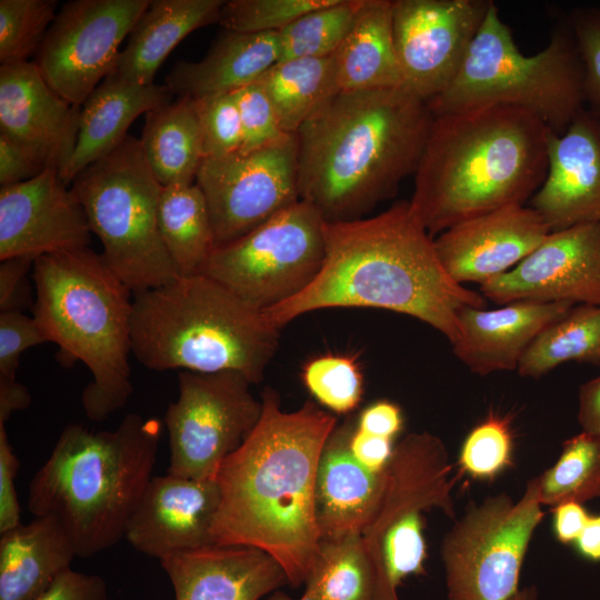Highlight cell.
I'll use <instances>...</instances> for the list:
<instances>
[{
  "label": "cell",
  "instance_id": "cell-1",
  "mask_svg": "<svg viewBox=\"0 0 600 600\" xmlns=\"http://www.w3.org/2000/svg\"><path fill=\"white\" fill-rule=\"evenodd\" d=\"M262 411L242 444L220 466V506L212 524L217 546H247L271 556L289 584L304 583L320 542L316 477L337 418L307 401L291 412L267 387Z\"/></svg>",
  "mask_w": 600,
  "mask_h": 600
},
{
  "label": "cell",
  "instance_id": "cell-2",
  "mask_svg": "<svg viewBox=\"0 0 600 600\" xmlns=\"http://www.w3.org/2000/svg\"><path fill=\"white\" fill-rule=\"evenodd\" d=\"M324 240L317 278L292 299L262 311L277 328L321 309L374 308L418 319L452 344L460 310L486 308L481 293L447 273L409 201L371 218L326 222Z\"/></svg>",
  "mask_w": 600,
  "mask_h": 600
},
{
  "label": "cell",
  "instance_id": "cell-3",
  "mask_svg": "<svg viewBox=\"0 0 600 600\" xmlns=\"http://www.w3.org/2000/svg\"><path fill=\"white\" fill-rule=\"evenodd\" d=\"M433 119L403 87L331 96L294 134L300 200L329 223L363 218L416 173Z\"/></svg>",
  "mask_w": 600,
  "mask_h": 600
},
{
  "label": "cell",
  "instance_id": "cell-4",
  "mask_svg": "<svg viewBox=\"0 0 600 600\" xmlns=\"http://www.w3.org/2000/svg\"><path fill=\"white\" fill-rule=\"evenodd\" d=\"M551 130L530 111L487 104L434 116L414 173L411 210L434 238L509 204H524L548 172Z\"/></svg>",
  "mask_w": 600,
  "mask_h": 600
},
{
  "label": "cell",
  "instance_id": "cell-5",
  "mask_svg": "<svg viewBox=\"0 0 600 600\" xmlns=\"http://www.w3.org/2000/svg\"><path fill=\"white\" fill-rule=\"evenodd\" d=\"M161 431L159 419L138 413L114 430L66 426L30 481L29 511L56 518L77 557L113 547L152 478Z\"/></svg>",
  "mask_w": 600,
  "mask_h": 600
},
{
  "label": "cell",
  "instance_id": "cell-6",
  "mask_svg": "<svg viewBox=\"0 0 600 600\" xmlns=\"http://www.w3.org/2000/svg\"><path fill=\"white\" fill-rule=\"evenodd\" d=\"M32 280V317L47 341L59 347L62 361H81L90 371L81 394L86 416L107 419L133 390V293L90 248L39 257Z\"/></svg>",
  "mask_w": 600,
  "mask_h": 600
},
{
  "label": "cell",
  "instance_id": "cell-7",
  "mask_svg": "<svg viewBox=\"0 0 600 600\" xmlns=\"http://www.w3.org/2000/svg\"><path fill=\"white\" fill-rule=\"evenodd\" d=\"M280 339L263 312L202 274L133 294V357L154 371H236L262 381Z\"/></svg>",
  "mask_w": 600,
  "mask_h": 600
},
{
  "label": "cell",
  "instance_id": "cell-8",
  "mask_svg": "<svg viewBox=\"0 0 600 600\" xmlns=\"http://www.w3.org/2000/svg\"><path fill=\"white\" fill-rule=\"evenodd\" d=\"M433 116L487 104L526 109L561 134L586 108L583 64L568 19L538 53L520 52L492 1L450 86L427 102Z\"/></svg>",
  "mask_w": 600,
  "mask_h": 600
},
{
  "label": "cell",
  "instance_id": "cell-9",
  "mask_svg": "<svg viewBox=\"0 0 600 600\" xmlns=\"http://www.w3.org/2000/svg\"><path fill=\"white\" fill-rule=\"evenodd\" d=\"M162 188L132 136L71 182L102 244L101 259L133 294L179 277L159 231Z\"/></svg>",
  "mask_w": 600,
  "mask_h": 600
},
{
  "label": "cell",
  "instance_id": "cell-10",
  "mask_svg": "<svg viewBox=\"0 0 600 600\" xmlns=\"http://www.w3.org/2000/svg\"><path fill=\"white\" fill-rule=\"evenodd\" d=\"M322 216L299 200L244 236L218 244L200 273L263 311L302 292L326 258Z\"/></svg>",
  "mask_w": 600,
  "mask_h": 600
},
{
  "label": "cell",
  "instance_id": "cell-11",
  "mask_svg": "<svg viewBox=\"0 0 600 600\" xmlns=\"http://www.w3.org/2000/svg\"><path fill=\"white\" fill-rule=\"evenodd\" d=\"M542 507L533 479L516 501L499 493L469 504L441 543L447 600H510Z\"/></svg>",
  "mask_w": 600,
  "mask_h": 600
},
{
  "label": "cell",
  "instance_id": "cell-12",
  "mask_svg": "<svg viewBox=\"0 0 600 600\" xmlns=\"http://www.w3.org/2000/svg\"><path fill=\"white\" fill-rule=\"evenodd\" d=\"M179 396L164 413L169 436L168 473L214 479L222 462L260 419L261 401L252 383L236 371H179Z\"/></svg>",
  "mask_w": 600,
  "mask_h": 600
},
{
  "label": "cell",
  "instance_id": "cell-13",
  "mask_svg": "<svg viewBox=\"0 0 600 600\" xmlns=\"http://www.w3.org/2000/svg\"><path fill=\"white\" fill-rule=\"evenodd\" d=\"M150 0H73L51 23L33 63L49 87L81 107L117 70L120 44Z\"/></svg>",
  "mask_w": 600,
  "mask_h": 600
},
{
  "label": "cell",
  "instance_id": "cell-14",
  "mask_svg": "<svg viewBox=\"0 0 600 600\" xmlns=\"http://www.w3.org/2000/svg\"><path fill=\"white\" fill-rule=\"evenodd\" d=\"M196 183L217 246L233 241L300 200L296 136L248 153L203 158Z\"/></svg>",
  "mask_w": 600,
  "mask_h": 600
},
{
  "label": "cell",
  "instance_id": "cell-15",
  "mask_svg": "<svg viewBox=\"0 0 600 600\" xmlns=\"http://www.w3.org/2000/svg\"><path fill=\"white\" fill-rule=\"evenodd\" d=\"M491 0H392L402 87L429 102L458 74Z\"/></svg>",
  "mask_w": 600,
  "mask_h": 600
},
{
  "label": "cell",
  "instance_id": "cell-16",
  "mask_svg": "<svg viewBox=\"0 0 600 600\" xmlns=\"http://www.w3.org/2000/svg\"><path fill=\"white\" fill-rule=\"evenodd\" d=\"M479 290L501 306L523 300L600 306V224L551 231L519 264Z\"/></svg>",
  "mask_w": 600,
  "mask_h": 600
},
{
  "label": "cell",
  "instance_id": "cell-17",
  "mask_svg": "<svg viewBox=\"0 0 600 600\" xmlns=\"http://www.w3.org/2000/svg\"><path fill=\"white\" fill-rule=\"evenodd\" d=\"M86 212L56 169L0 188V260L89 248Z\"/></svg>",
  "mask_w": 600,
  "mask_h": 600
},
{
  "label": "cell",
  "instance_id": "cell-18",
  "mask_svg": "<svg viewBox=\"0 0 600 600\" xmlns=\"http://www.w3.org/2000/svg\"><path fill=\"white\" fill-rule=\"evenodd\" d=\"M220 506L216 479L152 477L126 529L139 552L163 560L214 544L212 524Z\"/></svg>",
  "mask_w": 600,
  "mask_h": 600
},
{
  "label": "cell",
  "instance_id": "cell-19",
  "mask_svg": "<svg viewBox=\"0 0 600 600\" xmlns=\"http://www.w3.org/2000/svg\"><path fill=\"white\" fill-rule=\"evenodd\" d=\"M550 232L536 209L509 204L460 222L433 242L442 267L457 283L482 284L519 264Z\"/></svg>",
  "mask_w": 600,
  "mask_h": 600
},
{
  "label": "cell",
  "instance_id": "cell-20",
  "mask_svg": "<svg viewBox=\"0 0 600 600\" xmlns=\"http://www.w3.org/2000/svg\"><path fill=\"white\" fill-rule=\"evenodd\" d=\"M81 107L54 92L33 62L0 67V133L26 148L46 169L62 173L79 134Z\"/></svg>",
  "mask_w": 600,
  "mask_h": 600
},
{
  "label": "cell",
  "instance_id": "cell-21",
  "mask_svg": "<svg viewBox=\"0 0 600 600\" xmlns=\"http://www.w3.org/2000/svg\"><path fill=\"white\" fill-rule=\"evenodd\" d=\"M551 231L600 224V116L582 109L561 134L551 132L548 172L529 200Z\"/></svg>",
  "mask_w": 600,
  "mask_h": 600
},
{
  "label": "cell",
  "instance_id": "cell-22",
  "mask_svg": "<svg viewBox=\"0 0 600 600\" xmlns=\"http://www.w3.org/2000/svg\"><path fill=\"white\" fill-rule=\"evenodd\" d=\"M174 600H260L288 584L283 568L247 546H208L160 561Z\"/></svg>",
  "mask_w": 600,
  "mask_h": 600
},
{
  "label": "cell",
  "instance_id": "cell-23",
  "mask_svg": "<svg viewBox=\"0 0 600 600\" xmlns=\"http://www.w3.org/2000/svg\"><path fill=\"white\" fill-rule=\"evenodd\" d=\"M573 306L523 300L491 310L464 307L459 312V337L452 351L480 376L517 370L533 340Z\"/></svg>",
  "mask_w": 600,
  "mask_h": 600
},
{
  "label": "cell",
  "instance_id": "cell-24",
  "mask_svg": "<svg viewBox=\"0 0 600 600\" xmlns=\"http://www.w3.org/2000/svg\"><path fill=\"white\" fill-rule=\"evenodd\" d=\"M356 427L337 426L322 449L316 477V520L320 539L362 534L373 521L387 484V468L372 471L350 450Z\"/></svg>",
  "mask_w": 600,
  "mask_h": 600
},
{
  "label": "cell",
  "instance_id": "cell-25",
  "mask_svg": "<svg viewBox=\"0 0 600 600\" xmlns=\"http://www.w3.org/2000/svg\"><path fill=\"white\" fill-rule=\"evenodd\" d=\"M167 84H139L117 71L108 76L81 106L74 151L60 174L68 186L84 168L117 149L142 113L171 101Z\"/></svg>",
  "mask_w": 600,
  "mask_h": 600
},
{
  "label": "cell",
  "instance_id": "cell-26",
  "mask_svg": "<svg viewBox=\"0 0 600 600\" xmlns=\"http://www.w3.org/2000/svg\"><path fill=\"white\" fill-rule=\"evenodd\" d=\"M279 60L278 32L224 30L201 60L178 62L166 84L173 94L191 99L231 93L256 82Z\"/></svg>",
  "mask_w": 600,
  "mask_h": 600
},
{
  "label": "cell",
  "instance_id": "cell-27",
  "mask_svg": "<svg viewBox=\"0 0 600 600\" xmlns=\"http://www.w3.org/2000/svg\"><path fill=\"white\" fill-rule=\"evenodd\" d=\"M0 534V600H34L77 557L51 516L34 517Z\"/></svg>",
  "mask_w": 600,
  "mask_h": 600
},
{
  "label": "cell",
  "instance_id": "cell-28",
  "mask_svg": "<svg viewBox=\"0 0 600 600\" xmlns=\"http://www.w3.org/2000/svg\"><path fill=\"white\" fill-rule=\"evenodd\" d=\"M330 59L336 93L402 87L392 34V0H363Z\"/></svg>",
  "mask_w": 600,
  "mask_h": 600
},
{
  "label": "cell",
  "instance_id": "cell-29",
  "mask_svg": "<svg viewBox=\"0 0 600 600\" xmlns=\"http://www.w3.org/2000/svg\"><path fill=\"white\" fill-rule=\"evenodd\" d=\"M224 0H152L121 50L117 72L139 84L154 83L169 53L196 29L218 22Z\"/></svg>",
  "mask_w": 600,
  "mask_h": 600
},
{
  "label": "cell",
  "instance_id": "cell-30",
  "mask_svg": "<svg viewBox=\"0 0 600 600\" xmlns=\"http://www.w3.org/2000/svg\"><path fill=\"white\" fill-rule=\"evenodd\" d=\"M139 140L146 161L163 187L196 182L204 154L193 99L178 97L146 113Z\"/></svg>",
  "mask_w": 600,
  "mask_h": 600
},
{
  "label": "cell",
  "instance_id": "cell-31",
  "mask_svg": "<svg viewBox=\"0 0 600 600\" xmlns=\"http://www.w3.org/2000/svg\"><path fill=\"white\" fill-rule=\"evenodd\" d=\"M158 224L179 277L200 273L217 243L206 198L196 182L162 188Z\"/></svg>",
  "mask_w": 600,
  "mask_h": 600
},
{
  "label": "cell",
  "instance_id": "cell-32",
  "mask_svg": "<svg viewBox=\"0 0 600 600\" xmlns=\"http://www.w3.org/2000/svg\"><path fill=\"white\" fill-rule=\"evenodd\" d=\"M298 600H378V579L362 534L320 539Z\"/></svg>",
  "mask_w": 600,
  "mask_h": 600
},
{
  "label": "cell",
  "instance_id": "cell-33",
  "mask_svg": "<svg viewBox=\"0 0 600 600\" xmlns=\"http://www.w3.org/2000/svg\"><path fill=\"white\" fill-rule=\"evenodd\" d=\"M256 82L269 98L282 131L290 136L336 94L330 57L279 61Z\"/></svg>",
  "mask_w": 600,
  "mask_h": 600
},
{
  "label": "cell",
  "instance_id": "cell-34",
  "mask_svg": "<svg viewBox=\"0 0 600 600\" xmlns=\"http://www.w3.org/2000/svg\"><path fill=\"white\" fill-rule=\"evenodd\" d=\"M600 364V306L576 304L530 344L517 368L539 378L566 362Z\"/></svg>",
  "mask_w": 600,
  "mask_h": 600
},
{
  "label": "cell",
  "instance_id": "cell-35",
  "mask_svg": "<svg viewBox=\"0 0 600 600\" xmlns=\"http://www.w3.org/2000/svg\"><path fill=\"white\" fill-rule=\"evenodd\" d=\"M542 506L600 498V437L581 431L567 439L556 463L533 478Z\"/></svg>",
  "mask_w": 600,
  "mask_h": 600
},
{
  "label": "cell",
  "instance_id": "cell-36",
  "mask_svg": "<svg viewBox=\"0 0 600 600\" xmlns=\"http://www.w3.org/2000/svg\"><path fill=\"white\" fill-rule=\"evenodd\" d=\"M363 0H330L278 32L280 60L329 58L350 31Z\"/></svg>",
  "mask_w": 600,
  "mask_h": 600
},
{
  "label": "cell",
  "instance_id": "cell-37",
  "mask_svg": "<svg viewBox=\"0 0 600 600\" xmlns=\"http://www.w3.org/2000/svg\"><path fill=\"white\" fill-rule=\"evenodd\" d=\"M56 0H0V62H27L57 13Z\"/></svg>",
  "mask_w": 600,
  "mask_h": 600
},
{
  "label": "cell",
  "instance_id": "cell-38",
  "mask_svg": "<svg viewBox=\"0 0 600 600\" xmlns=\"http://www.w3.org/2000/svg\"><path fill=\"white\" fill-rule=\"evenodd\" d=\"M301 379L318 403L333 413L351 412L363 396V376L351 356L327 353L314 357L303 366Z\"/></svg>",
  "mask_w": 600,
  "mask_h": 600
},
{
  "label": "cell",
  "instance_id": "cell-39",
  "mask_svg": "<svg viewBox=\"0 0 600 600\" xmlns=\"http://www.w3.org/2000/svg\"><path fill=\"white\" fill-rule=\"evenodd\" d=\"M510 421L490 413L463 440L458 458L460 472L476 480H493L512 464Z\"/></svg>",
  "mask_w": 600,
  "mask_h": 600
},
{
  "label": "cell",
  "instance_id": "cell-40",
  "mask_svg": "<svg viewBox=\"0 0 600 600\" xmlns=\"http://www.w3.org/2000/svg\"><path fill=\"white\" fill-rule=\"evenodd\" d=\"M330 0H224L218 23L243 33L279 32L300 16Z\"/></svg>",
  "mask_w": 600,
  "mask_h": 600
},
{
  "label": "cell",
  "instance_id": "cell-41",
  "mask_svg": "<svg viewBox=\"0 0 600 600\" xmlns=\"http://www.w3.org/2000/svg\"><path fill=\"white\" fill-rule=\"evenodd\" d=\"M193 100L202 131L204 158L241 152L243 132L234 93Z\"/></svg>",
  "mask_w": 600,
  "mask_h": 600
},
{
  "label": "cell",
  "instance_id": "cell-42",
  "mask_svg": "<svg viewBox=\"0 0 600 600\" xmlns=\"http://www.w3.org/2000/svg\"><path fill=\"white\" fill-rule=\"evenodd\" d=\"M233 93L243 132V146L239 153L256 151L290 137L282 131L269 98L257 82Z\"/></svg>",
  "mask_w": 600,
  "mask_h": 600
},
{
  "label": "cell",
  "instance_id": "cell-43",
  "mask_svg": "<svg viewBox=\"0 0 600 600\" xmlns=\"http://www.w3.org/2000/svg\"><path fill=\"white\" fill-rule=\"evenodd\" d=\"M567 19L583 64L586 108L600 116V8L577 7Z\"/></svg>",
  "mask_w": 600,
  "mask_h": 600
},
{
  "label": "cell",
  "instance_id": "cell-44",
  "mask_svg": "<svg viewBox=\"0 0 600 600\" xmlns=\"http://www.w3.org/2000/svg\"><path fill=\"white\" fill-rule=\"evenodd\" d=\"M48 342L36 319L20 311L0 312V384L17 381L21 354Z\"/></svg>",
  "mask_w": 600,
  "mask_h": 600
},
{
  "label": "cell",
  "instance_id": "cell-45",
  "mask_svg": "<svg viewBox=\"0 0 600 600\" xmlns=\"http://www.w3.org/2000/svg\"><path fill=\"white\" fill-rule=\"evenodd\" d=\"M34 259L13 257L0 260V312L20 311L33 306L28 273Z\"/></svg>",
  "mask_w": 600,
  "mask_h": 600
},
{
  "label": "cell",
  "instance_id": "cell-46",
  "mask_svg": "<svg viewBox=\"0 0 600 600\" xmlns=\"http://www.w3.org/2000/svg\"><path fill=\"white\" fill-rule=\"evenodd\" d=\"M19 467L20 461L8 439L4 423H0V533L21 523L14 484Z\"/></svg>",
  "mask_w": 600,
  "mask_h": 600
},
{
  "label": "cell",
  "instance_id": "cell-47",
  "mask_svg": "<svg viewBox=\"0 0 600 600\" xmlns=\"http://www.w3.org/2000/svg\"><path fill=\"white\" fill-rule=\"evenodd\" d=\"M34 600H108V589L102 577L68 568Z\"/></svg>",
  "mask_w": 600,
  "mask_h": 600
},
{
  "label": "cell",
  "instance_id": "cell-48",
  "mask_svg": "<svg viewBox=\"0 0 600 600\" xmlns=\"http://www.w3.org/2000/svg\"><path fill=\"white\" fill-rule=\"evenodd\" d=\"M46 168L22 146L0 133V186L7 187L36 178Z\"/></svg>",
  "mask_w": 600,
  "mask_h": 600
},
{
  "label": "cell",
  "instance_id": "cell-49",
  "mask_svg": "<svg viewBox=\"0 0 600 600\" xmlns=\"http://www.w3.org/2000/svg\"><path fill=\"white\" fill-rule=\"evenodd\" d=\"M356 427L362 432L393 440L402 430L403 416L398 404L379 400L361 411Z\"/></svg>",
  "mask_w": 600,
  "mask_h": 600
},
{
  "label": "cell",
  "instance_id": "cell-50",
  "mask_svg": "<svg viewBox=\"0 0 600 600\" xmlns=\"http://www.w3.org/2000/svg\"><path fill=\"white\" fill-rule=\"evenodd\" d=\"M353 457L372 471H383L393 454V440L362 432L354 427L350 437Z\"/></svg>",
  "mask_w": 600,
  "mask_h": 600
},
{
  "label": "cell",
  "instance_id": "cell-51",
  "mask_svg": "<svg viewBox=\"0 0 600 600\" xmlns=\"http://www.w3.org/2000/svg\"><path fill=\"white\" fill-rule=\"evenodd\" d=\"M553 531L562 544L574 543L582 532L590 513L578 502H564L552 508Z\"/></svg>",
  "mask_w": 600,
  "mask_h": 600
},
{
  "label": "cell",
  "instance_id": "cell-52",
  "mask_svg": "<svg viewBox=\"0 0 600 600\" xmlns=\"http://www.w3.org/2000/svg\"><path fill=\"white\" fill-rule=\"evenodd\" d=\"M577 418L581 431L600 437V376L580 387Z\"/></svg>",
  "mask_w": 600,
  "mask_h": 600
},
{
  "label": "cell",
  "instance_id": "cell-53",
  "mask_svg": "<svg viewBox=\"0 0 600 600\" xmlns=\"http://www.w3.org/2000/svg\"><path fill=\"white\" fill-rule=\"evenodd\" d=\"M31 396L20 382L0 386V423H6L10 416L28 408Z\"/></svg>",
  "mask_w": 600,
  "mask_h": 600
},
{
  "label": "cell",
  "instance_id": "cell-54",
  "mask_svg": "<svg viewBox=\"0 0 600 600\" xmlns=\"http://www.w3.org/2000/svg\"><path fill=\"white\" fill-rule=\"evenodd\" d=\"M574 544L578 552L587 560L600 561V514H590Z\"/></svg>",
  "mask_w": 600,
  "mask_h": 600
},
{
  "label": "cell",
  "instance_id": "cell-55",
  "mask_svg": "<svg viewBox=\"0 0 600 600\" xmlns=\"http://www.w3.org/2000/svg\"><path fill=\"white\" fill-rule=\"evenodd\" d=\"M510 600H539L538 589L536 586L520 588Z\"/></svg>",
  "mask_w": 600,
  "mask_h": 600
},
{
  "label": "cell",
  "instance_id": "cell-56",
  "mask_svg": "<svg viewBox=\"0 0 600 600\" xmlns=\"http://www.w3.org/2000/svg\"><path fill=\"white\" fill-rule=\"evenodd\" d=\"M268 600H293L284 592L274 591Z\"/></svg>",
  "mask_w": 600,
  "mask_h": 600
}]
</instances>
